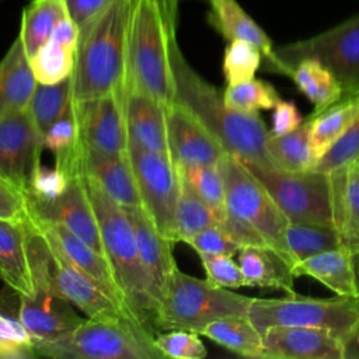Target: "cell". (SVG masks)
Listing matches in <instances>:
<instances>
[{
  "label": "cell",
  "instance_id": "1",
  "mask_svg": "<svg viewBox=\"0 0 359 359\" xmlns=\"http://www.w3.org/2000/svg\"><path fill=\"white\" fill-rule=\"evenodd\" d=\"M170 50L175 101L187 107L205 125L227 154L245 165L278 168L266 150L269 132L261 116L226 107L223 93L202 79L184 57L177 42V32L171 36Z\"/></svg>",
  "mask_w": 359,
  "mask_h": 359
},
{
  "label": "cell",
  "instance_id": "2",
  "mask_svg": "<svg viewBox=\"0 0 359 359\" xmlns=\"http://www.w3.org/2000/svg\"><path fill=\"white\" fill-rule=\"evenodd\" d=\"M135 0H112L79 27L70 74L73 101L126 91V48Z\"/></svg>",
  "mask_w": 359,
  "mask_h": 359
},
{
  "label": "cell",
  "instance_id": "3",
  "mask_svg": "<svg viewBox=\"0 0 359 359\" xmlns=\"http://www.w3.org/2000/svg\"><path fill=\"white\" fill-rule=\"evenodd\" d=\"M177 11V0H135L128 29L126 90H140L167 108L175 101L170 43Z\"/></svg>",
  "mask_w": 359,
  "mask_h": 359
},
{
  "label": "cell",
  "instance_id": "4",
  "mask_svg": "<svg viewBox=\"0 0 359 359\" xmlns=\"http://www.w3.org/2000/svg\"><path fill=\"white\" fill-rule=\"evenodd\" d=\"M83 180L98 219L105 255L122 292L125 306L136 321L154 334L158 307L140 259L132 222L126 210L93 178L83 174Z\"/></svg>",
  "mask_w": 359,
  "mask_h": 359
},
{
  "label": "cell",
  "instance_id": "5",
  "mask_svg": "<svg viewBox=\"0 0 359 359\" xmlns=\"http://www.w3.org/2000/svg\"><path fill=\"white\" fill-rule=\"evenodd\" d=\"M36 356L55 359H163L154 334L136 320L115 314L87 317L73 331L34 342Z\"/></svg>",
  "mask_w": 359,
  "mask_h": 359
},
{
  "label": "cell",
  "instance_id": "6",
  "mask_svg": "<svg viewBox=\"0 0 359 359\" xmlns=\"http://www.w3.org/2000/svg\"><path fill=\"white\" fill-rule=\"evenodd\" d=\"M252 297L238 294L227 287L174 271L158 307L157 330H187L199 334L209 323L245 316Z\"/></svg>",
  "mask_w": 359,
  "mask_h": 359
},
{
  "label": "cell",
  "instance_id": "7",
  "mask_svg": "<svg viewBox=\"0 0 359 359\" xmlns=\"http://www.w3.org/2000/svg\"><path fill=\"white\" fill-rule=\"evenodd\" d=\"M29 258L35 286H43L70 302L86 317L122 314L133 318L80 271L29 219ZM135 320V318H133ZM139 323V321H137Z\"/></svg>",
  "mask_w": 359,
  "mask_h": 359
},
{
  "label": "cell",
  "instance_id": "8",
  "mask_svg": "<svg viewBox=\"0 0 359 359\" xmlns=\"http://www.w3.org/2000/svg\"><path fill=\"white\" fill-rule=\"evenodd\" d=\"M217 165L224 181L226 213L252 227L268 247L293 265L286 243L289 220L265 187L238 158L227 153Z\"/></svg>",
  "mask_w": 359,
  "mask_h": 359
},
{
  "label": "cell",
  "instance_id": "9",
  "mask_svg": "<svg viewBox=\"0 0 359 359\" xmlns=\"http://www.w3.org/2000/svg\"><path fill=\"white\" fill-rule=\"evenodd\" d=\"M245 167L265 187L289 222L334 227L335 185L332 174L314 168L290 172L278 168Z\"/></svg>",
  "mask_w": 359,
  "mask_h": 359
},
{
  "label": "cell",
  "instance_id": "10",
  "mask_svg": "<svg viewBox=\"0 0 359 359\" xmlns=\"http://www.w3.org/2000/svg\"><path fill=\"white\" fill-rule=\"evenodd\" d=\"M262 334L273 325L323 328L342 338L359 318V302L351 297L316 299L287 294L280 299H254L247 311Z\"/></svg>",
  "mask_w": 359,
  "mask_h": 359
},
{
  "label": "cell",
  "instance_id": "11",
  "mask_svg": "<svg viewBox=\"0 0 359 359\" xmlns=\"http://www.w3.org/2000/svg\"><path fill=\"white\" fill-rule=\"evenodd\" d=\"M285 76L304 57L324 63L342 87V97L359 94V14L314 36L275 48Z\"/></svg>",
  "mask_w": 359,
  "mask_h": 359
},
{
  "label": "cell",
  "instance_id": "12",
  "mask_svg": "<svg viewBox=\"0 0 359 359\" xmlns=\"http://www.w3.org/2000/svg\"><path fill=\"white\" fill-rule=\"evenodd\" d=\"M129 163L137 184L142 206L157 230L175 240V213L181 194V178L170 154L156 153L129 144Z\"/></svg>",
  "mask_w": 359,
  "mask_h": 359
},
{
  "label": "cell",
  "instance_id": "13",
  "mask_svg": "<svg viewBox=\"0 0 359 359\" xmlns=\"http://www.w3.org/2000/svg\"><path fill=\"white\" fill-rule=\"evenodd\" d=\"M126 91H115L88 101H73L81 143L109 156H128L125 118Z\"/></svg>",
  "mask_w": 359,
  "mask_h": 359
},
{
  "label": "cell",
  "instance_id": "14",
  "mask_svg": "<svg viewBox=\"0 0 359 359\" xmlns=\"http://www.w3.org/2000/svg\"><path fill=\"white\" fill-rule=\"evenodd\" d=\"M42 133L28 111L0 119V175L25 192L41 164Z\"/></svg>",
  "mask_w": 359,
  "mask_h": 359
},
{
  "label": "cell",
  "instance_id": "15",
  "mask_svg": "<svg viewBox=\"0 0 359 359\" xmlns=\"http://www.w3.org/2000/svg\"><path fill=\"white\" fill-rule=\"evenodd\" d=\"M167 135L175 164H219L226 154L205 125L177 101L167 108Z\"/></svg>",
  "mask_w": 359,
  "mask_h": 359
},
{
  "label": "cell",
  "instance_id": "16",
  "mask_svg": "<svg viewBox=\"0 0 359 359\" xmlns=\"http://www.w3.org/2000/svg\"><path fill=\"white\" fill-rule=\"evenodd\" d=\"M29 215L59 223L107 258L97 215L90 202L83 174L72 177L67 189L55 202L29 209Z\"/></svg>",
  "mask_w": 359,
  "mask_h": 359
},
{
  "label": "cell",
  "instance_id": "17",
  "mask_svg": "<svg viewBox=\"0 0 359 359\" xmlns=\"http://www.w3.org/2000/svg\"><path fill=\"white\" fill-rule=\"evenodd\" d=\"M20 318L32 342H46L73 331L87 317L48 287L35 286L34 296L20 294Z\"/></svg>",
  "mask_w": 359,
  "mask_h": 359
},
{
  "label": "cell",
  "instance_id": "18",
  "mask_svg": "<svg viewBox=\"0 0 359 359\" xmlns=\"http://www.w3.org/2000/svg\"><path fill=\"white\" fill-rule=\"evenodd\" d=\"M262 344L264 359H344L341 338L323 328L273 325Z\"/></svg>",
  "mask_w": 359,
  "mask_h": 359
},
{
  "label": "cell",
  "instance_id": "19",
  "mask_svg": "<svg viewBox=\"0 0 359 359\" xmlns=\"http://www.w3.org/2000/svg\"><path fill=\"white\" fill-rule=\"evenodd\" d=\"M29 219L43 234H46L59 247V250L67 257L69 261H72L80 271H83L90 279H93L100 286V289L105 294H108L115 303H118L128 314H130L125 306V300L116 278L112 272V268L105 257L97 252L93 247H90L65 226L36 219L31 215Z\"/></svg>",
  "mask_w": 359,
  "mask_h": 359
},
{
  "label": "cell",
  "instance_id": "20",
  "mask_svg": "<svg viewBox=\"0 0 359 359\" xmlns=\"http://www.w3.org/2000/svg\"><path fill=\"white\" fill-rule=\"evenodd\" d=\"M125 210L135 229L140 259L150 280L157 307H160L168 280L177 269L171 250L174 241L157 230L151 217L142 205L128 208Z\"/></svg>",
  "mask_w": 359,
  "mask_h": 359
},
{
  "label": "cell",
  "instance_id": "21",
  "mask_svg": "<svg viewBox=\"0 0 359 359\" xmlns=\"http://www.w3.org/2000/svg\"><path fill=\"white\" fill-rule=\"evenodd\" d=\"M209 25L226 41H245L259 49L265 62V70L283 74L275 46L265 31L250 17L237 0H208Z\"/></svg>",
  "mask_w": 359,
  "mask_h": 359
},
{
  "label": "cell",
  "instance_id": "22",
  "mask_svg": "<svg viewBox=\"0 0 359 359\" xmlns=\"http://www.w3.org/2000/svg\"><path fill=\"white\" fill-rule=\"evenodd\" d=\"M125 118L129 144L170 154L167 135V107L151 95L128 88L125 98Z\"/></svg>",
  "mask_w": 359,
  "mask_h": 359
},
{
  "label": "cell",
  "instance_id": "23",
  "mask_svg": "<svg viewBox=\"0 0 359 359\" xmlns=\"http://www.w3.org/2000/svg\"><path fill=\"white\" fill-rule=\"evenodd\" d=\"M0 279L20 294L34 296L35 293L28 219H0Z\"/></svg>",
  "mask_w": 359,
  "mask_h": 359
},
{
  "label": "cell",
  "instance_id": "24",
  "mask_svg": "<svg viewBox=\"0 0 359 359\" xmlns=\"http://www.w3.org/2000/svg\"><path fill=\"white\" fill-rule=\"evenodd\" d=\"M81 171L93 178L122 208L142 205L128 156H109L83 144Z\"/></svg>",
  "mask_w": 359,
  "mask_h": 359
},
{
  "label": "cell",
  "instance_id": "25",
  "mask_svg": "<svg viewBox=\"0 0 359 359\" xmlns=\"http://www.w3.org/2000/svg\"><path fill=\"white\" fill-rule=\"evenodd\" d=\"M293 275L310 276L337 296L358 299L359 280L355 255L344 247L328 250L309 257L292 266Z\"/></svg>",
  "mask_w": 359,
  "mask_h": 359
},
{
  "label": "cell",
  "instance_id": "26",
  "mask_svg": "<svg viewBox=\"0 0 359 359\" xmlns=\"http://www.w3.org/2000/svg\"><path fill=\"white\" fill-rule=\"evenodd\" d=\"M36 79L20 35L0 60V119L25 111Z\"/></svg>",
  "mask_w": 359,
  "mask_h": 359
},
{
  "label": "cell",
  "instance_id": "27",
  "mask_svg": "<svg viewBox=\"0 0 359 359\" xmlns=\"http://www.w3.org/2000/svg\"><path fill=\"white\" fill-rule=\"evenodd\" d=\"M237 262L247 286L271 287L296 294L292 265L269 247H243L237 252Z\"/></svg>",
  "mask_w": 359,
  "mask_h": 359
},
{
  "label": "cell",
  "instance_id": "28",
  "mask_svg": "<svg viewBox=\"0 0 359 359\" xmlns=\"http://www.w3.org/2000/svg\"><path fill=\"white\" fill-rule=\"evenodd\" d=\"M335 185L334 227L344 248L353 255L359 254V161L330 172Z\"/></svg>",
  "mask_w": 359,
  "mask_h": 359
},
{
  "label": "cell",
  "instance_id": "29",
  "mask_svg": "<svg viewBox=\"0 0 359 359\" xmlns=\"http://www.w3.org/2000/svg\"><path fill=\"white\" fill-rule=\"evenodd\" d=\"M359 118V94L345 95L310 115V144L316 163Z\"/></svg>",
  "mask_w": 359,
  "mask_h": 359
},
{
  "label": "cell",
  "instance_id": "30",
  "mask_svg": "<svg viewBox=\"0 0 359 359\" xmlns=\"http://www.w3.org/2000/svg\"><path fill=\"white\" fill-rule=\"evenodd\" d=\"M199 335L244 358L264 359L262 334L248 316H230L209 323Z\"/></svg>",
  "mask_w": 359,
  "mask_h": 359
},
{
  "label": "cell",
  "instance_id": "31",
  "mask_svg": "<svg viewBox=\"0 0 359 359\" xmlns=\"http://www.w3.org/2000/svg\"><path fill=\"white\" fill-rule=\"evenodd\" d=\"M69 17L66 0H31L22 10L20 38L32 57L49 39L53 29Z\"/></svg>",
  "mask_w": 359,
  "mask_h": 359
},
{
  "label": "cell",
  "instance_id": "32",
  "mask_svg": "<svg viewBox=\"0 0 359 359\" xmlns=\"http://www.w3.org/2000/svg\"><path fill=\"white\" fill-rule=\"evenodd\" d=\"M290 79L314 105V112H320L342 98V87L335 74L318 59H302L292 69Z\"/></svg>",
  "mask_w": 359,
  "mask_h": 359
},
{
  "label": "cell",
  "instance_id": "33",
  "mask_svg": "<svg viewBox=\"0 0 359 359\" xmlns=\"http://www.w3.org/2000/svg\"><path fill=\"white\" fill-rule=\"evenodd\" d=\"M38 358L34 342L20 318V293L0 292V359Z\"/></svg>",
  "mask_w": 359,
  "mask_h": 359
},
{
  "label": "cell",
  "instance_id": "34",
  "mask_svg": "<svg viewBox=\"0 0 359 359\" xmlns=\"http://www.w3.org/2000/svg\"><path fill=\"white\" fill-rule=\"evenodd\" d=\"M266 150L279 170L297 172L313 170L316 158L310 144V118L285 135H271Z\"/></svg>",
  "mask_w": 359,
  "mask_h": 359
},
{
  "label": "cell",
  "instance_id": "35",
  "mask_svg": "<svg viewBox=\"0 0 359 359\" xmlns=\"http://www.w3.org/2000/svg\"><path fill=\"white\" fill-rule=\"evenodd\" d=\"M72 102L73 88L70 76L52 84H42L36 81L27 111L43 136V133L66 114Z\"/></svg>",
  "mask_w": 359,
  "mask_h": 359
},
{
  "label": "cell",
  "instance_id": "36",
  "mask_svg": "<svg viewBox=\"0 0 359 359\" xmlns=\"http://www.w3.org/2000/svg\"><path fill=\"white\" fill-rule=\"evenodd\" d=\"M286 243L293 265L316 254L344 247L335 227L311 223L289 222L286 227Z\"/></svg>",
  "mask_w": 359,
  "mask_h": 359
},
{
  "label": "cell",
  "instance_id": "37",
  "mask_svg": "<svg viewBox=\"0 0 359 359\" xmlns=\"http://www.w3.org/2000/svg\"><path fill=\"white\" fill-rule=\"evenodd\" d=\"M181 181L216 213L219 223L226 216V191L217 164H177Z\"/></svg>",
  "mask_w": 359,
  "mask_h": 359
},
{
  "label": "cell",
  "instance_id": "38",
  "mask_svg": "<svg viewBox=\"0 0 359 359\" xmlns=\"http://www.w3.org/2000/svg\"><path fill=\"white\" fill-rule=\"evenodd\" d=\"M223 100L230 109L244 114H258V111L273 109L280 101L276 88L264 80L251 79L247 81L227 84Z\"/></svg>",
  "mask_w": 359,
  "mask_h": 359
},
{
  "label": "cell",
  "instance_id": "39",
  "mask_svg": "<svg viewBox=\"0 0 359 359\" xmlns=\"http://www.w3.org/2000/svg\"><path fill=\"white\" fill-rule=\"evenodd\" d=\"M215 223H219V219L213 209L181 181L175 213V240L187 243L196 233Z\"/></svg>",
  "mask_w": 359,
  "mask_h": 359
},
{
  "label": "cell",
  "instance_id": "40",
  "mask_svg": "<svg viewBox=\"0 0 359 359\" xmlns=\"http://www.w3.org/2000/svg\"><path fill=\"white\" fill-rule=\"evenodd\" d=\"M76 49L49 39L32 57L29 65L38 83L52 84L72 74Z\"/></svg>",
  "mask_w": 359,
  "mask_h": 359
},
{
  "label": "cell",
  "instance_id": "41",
  "mask_svg": "<svg viewBox=\"0 0 359 359\" xmlns=\"http://www.w3.org/2000/svg\"><path fill=\"white\" fill-rule=\"evenodd\" d=\"M262 53L245 41H230L223 55V74L227 84L247 81L255 77L261 67Z\"/></svg>",
  "mask_w": 359,
  "mask_h": 359
},
{
  "label": "cell",
  "instance_id": "42",
  "mask_svg": "<svg viewBox=\"0 0 359 359\" xmlns=\"http://www.w3.org/2000/svg\"><path fill=\"white\" fill-rule=\"evenodd\" d=\"M72 177L60 167H45L39 164L27 189L29 209L55 202L67 189Z\"/></svg>",
  "mask_w": 359,
  "mask_h": 359
},
{
  "label": "cell",
  "instance_id": "43",
  "mask_svg": "<svg viewBox=\"0 0 359 359\" xmlns=\"http://www.w3.org/2000/svg\"><path fill=\"white\" fill-rule=\"evenodd\" d=\"M158 351L164 358L203 359L208 352L199 334L187 330H167L154 337Z\"/></svg>",
  "mask_w": 359,
  "mask_h": 359
},
{
  "label": "cell",
  "instance_id": "44",
  "mask_svg": "<svg viewBox=\"0 0 359 359\" xmlns=\"http://www.w3.org/2000/svg\"><path fill=\"white\" fill-rule=\"evenodd\" d=\"M359 160V118L353 125L323 154L313 167L321 172H334Z\"/></svg>",
  "mask_w": 359,
  "mask_h": 359
},
{
  "label": "cell",
  "instance_id": "45",
  "mask_svg": "<svg viewBox=\"0 0 359 359\" xmlns=\"http://www.w3.org/2000/svg\"><path fill=\"white\" fill-rule=\"evenodd\" d=\"M202 266L206 273V279L220 287L237 289L247 286L244 275L238 262L231 255L224 254H208L199 255Z\"/></svg>",
  "mask_w": 359,
  "mask_h": 359
},
{
  "label": "cell",
  "instance_id": "46",
  "mask_svg": "<svg viewBox=\"0 0 359 359\" xmlns=\"http://www.w3.org/2000/svg\"><path fill=\"white\" fill-rule=\"evenodd\" d=\"M187 244L192 247L199 255L224 254L233 257L237 255L240 250V245L219 223L201 230L194 237H191Z\"/></svg>",
  "mask_w": 359,
  "mask_h": 359
},
{
  "label": "cell",
  "instance_id": "47",
  "mask_svg": "<svg viewBox=\"0 0 359 359\" xmlns=\"http://www.w3.org/2000/svg\"><path fill=\"white\" fill-rule=\"evenodd\" d=\"M29 216V203L27 192L0 175V219L27 220Z\"/></svg>",
  "mask_w": 359,
  "mask_h": 359
},
{
  "label": "cell",
  "instance_id": "48",
  "mask_svg": "<svg viewBox=\"0 0 359 359\" xmlns=\"http://www.w3.org/2000/svg\"><path fill=\"white\" fill-rule=\"evenodd\" d=\"M303 116L299 108L292 101H279L272 114V129L271 135H285L296 129L302 122Z\"/></svg>",
  "mask_w": 359,
  "mask_h": 359
},
{
  "label": "cell",
  "instance_id": "49",
  "mask_svg": "<svg viewBox=\"0 0 359 359\" xmlns=\"http://www.w3.org/2000/svg\"><path fill=\"white\" fill-rule=\"evenodd\" d=\"M112 0H66L69 17L80 27Z\"/></svg>",
  "mask_w": 359,
  "mask_h": 359
},
{
  "label": "cell",
  "instance_id": "50",
  "mask_svg": "<svg viewBox=\"0 0 359 359\" xmlns=\"http://www.w3.org/2000/svg\"><path fill=\"white\" fill-rule=\"evenodd\" d=\"M344 359H359V318L353 327L341 338Z\"/></svg>",
  "mask_w": 359,
  "mask_h": 359
},
{
  "label": "cell",
  "instance_id": "51",
  "mask_svg": "<svg viewBox=\"0 0 359 359\" xmlns=\"http://www.w3.org/2000/svg\"><path fill=\"white\" fill-rule=\"evenodd\" d=\"M358 280H359V273H358ZM358 302H359V296H358V299H356Z\"/></svg>",
  "mask_w": 359,
  "mask_h": 359
},
{
  "label": "cell",
  "instance_id": "52",
  "mask_svg": "<svg viewBox=\"0 0 359 359\" xmlns=\"http://www.w3.org/2000/svg\"><path fill=\"white\" fill-rule=\"evenodd\" d=\"M177 1H178V3H180V1H181V0H177ZM206 1H208V0H206Z\"/></svg>",
  "mask_w": 359,
  "mask_h": 359
},
{
  "label": "cell",
  "instance_id": "53",
  "mask_svg": "<svg viewBox=\"0 0 359 359\" xmlns=\"http://www.w3.org/2000/svg\"><path fill=\"white\" fill-rule=\"evenodd\" d=\"M356 161H359V160H356Z\"/></svg>",
  "mask_w": 359,
  "mask_h": 359
}]
</instances>
